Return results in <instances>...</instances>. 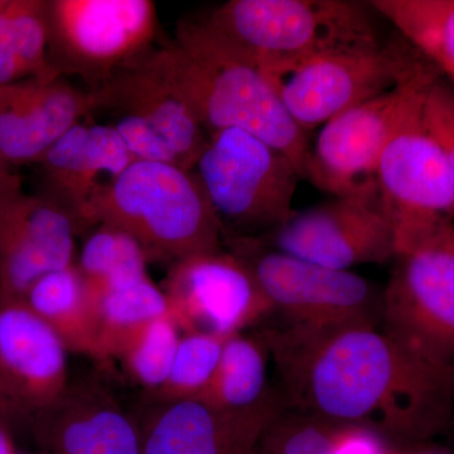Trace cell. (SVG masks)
I'll return each mask as SVG.
<instances>
[{
  "mask_svg": "<svg viewBox=\"0 0 454 454\" xmlns=\"http://www.w3.org/2000/svg\"><path fill=\"white\" fill-rule=\"evenodd\" d=\"M95 309L104 361L118 358L134 334L154 319L169 313L163 289L155 286L149 277L107 292L98 298Z\"/></svg>",
  "mask_w": 454,
  "mask_h": 454,
  "instance_id": "4316f807",
  "label": "cell"
},
{
  "mask_svg": "<svg viewBox=\"0 0 454 454\" xmlns=\"http://www.w3.org/2000/svg\"><path fill=\"white\" fill-rule=\"evenodd\" d=\"M77 234L61 206L26 193L17 176L0 199V301H25L41 278L74 264Z\"/></svg>",
  "mask_w": 454,
  "mask_h": 454,
  "instance_id": "2e32d148",
  "label": "cell"
},
{
  "mask_svg": "<svg viewBox=\"0 0 454 454\" xmlns=\"http://www.w3.org/2000/svg\"><path fill=\"white\" fill-rule=\"evenodd\" d=\"M283 409L274 391L241 409L217 408L200 399L152 402L138 419L142 454H258Z\"/></svg>",
  "mask_w": 454,
  "mask_h": 454,
  "instance_id": "9a60e30c",
  "label": "cell"
},
{
  "mask_svg": "<svg viewBox=\"0 0 454 454\" xmlns=\"http://www.w3.org/2000/svg\"><path fill=\"white\" fill-rule=\"evenodd\" d=\"M370 4L454 85V0H373Z\"/></svg>",
  "mask_w": 454,
  "mask_h": 454,
  "instance_id": "cb8c5ba5",
  "label": "cell"
},
{
  "mask_svg": "<svg viewBox=\"0 0 454 454\" xmlns=\"http://www.w3.org/2000/svg\"><path fill=\"white\" fill-rule=\"evenodd\" d=\"M88 92L92 114L142 122L168 143L184 169L195 168L208 134L182 92L168 43L151 47Z\"/></svg>",
  "mask_w": 454,
  "mask_h": 454,
  "instance_id": "5bb4252c",
  "label": "cell"
},
{
  "mask_svg": "<svg viewBox=\"0 0 454 454\" xmlns=\"http://www.w3.org/2000/svg\"><path fill=\"white\" fill-rule=\"evenodd\" d=\"M373 13L354 0H230L203 20L260 64L380 49Z\"/></svg>",
  "mask_w": 454,
  "mask_h": 454,
  "instance_id": "277c9868",
  "label": "cell"
},
{
  "mask_svg": "<svg viewBox=\"0 0 454 454\" xmlns=\"http://www.w3.org/2000/svg\"><path fill=\"white\" fill-rule=\"evenodd\" d=\"M424 98L391 137L376 169L382 208L395 232L396 254L454 221L452 178L441 146L424 122Z\"/></svg>",
  "mask_w": 454,
  "mask_h": 454,
  "instance_id": "8fae6325",
  "label": "cell"
},
{
  "mask_svg": "<svg viewBox=\"0 0 454 454\" xmlns=\"http://www.w3.org/2000/svg\"><path fill=\"white\" fill-rule=\"evenodd\" d=\"M225 340L212 334L182 333L168 378L152 393L153 402H176L201 395L214 378Z\"/></svg>",
  "mask_w": 454,
  "mask_h": 454,
  "instance_id": "f1b7e54d",
  "label": "cell"
},
{
  "mask_svg": "<svg viewBox=\"0 0 454 454\" xmlns=\"http://www.w3.org/2000/svg\"><path fill=\"white\" fill-rule=\"evenodd\" d=\"M394 262L382 289V330L429 360L454 364V221Z\"/></svg>",
  "mask_w": 454,
  "mask_h": 454,
  "instance_id": "ba28073f",
  "label": "cell"
},
{
  "mask_svg": "<svg viewBox=\"0 0 454 454\" xmlns=\"http://www.w3.org/2000/svg\"><path fill=\"white\" fill-rule=\"evenodd\" d=\"M66 354L64 340L26 301H0V373L22 424L65 395Z\"/></svg>",
  "mask_w": 454,
  "mask_h": 454,
  "instance_id": "e0dca14e",
  "label": "cell"
},
{
  "mask_svg": "<svg viewBox=\"0 0 454 454\" xmlns=\"http://www.w3.org/2000/svg\"><path fill=\"white\" fill-rule=\"evenodd\" d=\"M259 243L336 270L382 264L396 255L395 232L378 190L334 197L293 212L291 219Z\"/></svg>",
  "mask_w": 454,
  "mask_h": 454,
  "instance_id": "7c38bea8",
  "label": "cell"
},
{
  "mask_svg": "<svg viewBox=\"0 0 454 454\" xmlns=\"http://www.w3.org/2000/svg\"><path fill=\"white\" fill-rule=\"evenodd\" d=\"M59 79L49 64V2L0 0V85Z\"/></svg>",
  "mask_w": 454,
  "mask_h": 454,
  "instance_id": "603a6c76",
  "label": "cell"
},
{
  "mask_svg": "<svg viewBox=\"0 0 454 454\" xmlns=\"http://www.w3.org/2000/svg\"><path fill=\"white\" fill-rule=\"evenodd\" d=\"M157 7L151 0H51L49 64L89 91L153 47Z\"/></svg>",
  "mask_w": 454,
  "mask_h": 454,
  "instance_id": "9c48e42d",
  "label": "cell"
},
{
  "mask_svg": "<svg viewBox=\"0 0 454 454\" xmlns=\"http://www.w3.org/2000/svg\"><path fill=\"white\" fill-rule=\"evenodd\" d=\"M17 178V175H13L9 164L0 160V199L4 195L5 191L11 186L12 182Z\"/></svg>",
  "mask_w": 454,
  "mask_h": 454,
  "instance_id": "d6a6232c",
  "label": "cell"
},
{
  "mask_svg": "<svg viewBox=\"0 0 454 454\" xmlns=\"http://www.w3.org/2000/svg\"><path fill=\"white\" fill-rule=\"evenodd\" d=\"M264 337L244 333L227 337L214 378L196 399L223 409L258 404L271 393L268 387V360Z\"/></svg>",
  "mask_w": 454,
  "mask_h": 454,
  "instance_id": "d4e9b609",
  "label": "cell"
},
{
  "mask_svg": "<svg viewBox=\"0 0 454 454\" xmlns=\"http://www.w3.org/2000/svg\"><path fill=\"white\" fill-rule=\"evenodd\" d=\"M400 35L378 50L256 64L304 133L389 91L427 64Z\"/></svg>",
  "mask_w": 454,
  "mask_h": 454,
  "instance_id": "8992f818",
  "label": "cell"
},
{
  "mask_svg": "<svg viewBox=\"0 0 454 454\" xmlns=\"http://www.w3.org/2000/svg\"><path fill=\"white\" fill-rule=\"evenodd\" d=\"M0 419L7 424L9 428H11L12 426L22 424V420H20L16 408H14L11 399H9L4 382H3L2 373H0Z\"/></svg>",
  "mask_w": 454,
  "mask_h": 454,
  "instance_id": "4dcf8cb0",
  "label": "cell"
},
{
  "mask_svg": "<svg viewBox=\"0 0 454 454\" xmlns=\"http://www.w3.org/2000/svg\"><path fill=\"white\" fill-rule=\"evenodd\" d=\"M25 301L64 340L67 351L104 361L97 309L76 264L41 278Z\"/></svg>",
  "mask_w": 454,
  "mask_h": 454,
  "instance_id": "44dd1931",
  "label": "cell"
},
{
  "mask_svg": "<svg viewBox=\"0 0 454 454\" xmlns=\"http://www.w3.org/2000/svg\"><path fill=\"white\" fill-rule=\"evenodd\" d=\"M225 239L264 240L293 215L301 178L295 164L258 137L240 129L208 136L192 169Z\"/></svg>",
  "mask_w": 454,
  "mask_h": 454,
  "instance_id": "5b68a950",
  "label": "cell"
},
{
  "mask_svg": "<svg viewBox=\"0 0 454 454\" xmlns=\"http://www.w3.org/2000/svg\"><path fill=\"white\" fill-rule=\"evenodd\" d=\"M439 74L427 62L395 88L325 122L309 146L304 179L334 197L378 190L376 169L385 146Z\"/></svg>",
  "mask_w": 454,
  "mask_h": 454,
  "instance_id": "30bf717a",
  "label": "cell"
},
{
  "mask_svg": "<svg viewBox=\"0 0 454 454\" xmlns=\"http://www.w3.org/2000/svg\"><path fill=\"white\" fill-rule=\"evenodd\" d=\"M252 269L271 312L295 327L381 321L382 289L351 270H336L271 249L252 239H225Z\"/></svg>",
  "mask_w": 454,
  "mask_h": 454,
  "instance_id": "52a82bcc",
  "label": "cell"
},
{
  "mask_svg": "<svg viewBox=\"0 0 454 454\" xmlns=\"http://www.w3.org/2000/svg\"><path fill=\"white\" fill-rule=\"evenodd\" d=\"M163 292L182 333L227 339L271 313L252 269L230 252L197 254L173 262Z\"/></svg>",
  "mask_w": 454,
  "mask_h": 454,
  "instance_id": "4fadbf2b",
  "label": "cell"
},
{
  "mask_svg": "<svg viewBox=\"0 0 454 454\" xmlns=\"http://www.w3.org/2000/svg\"><path fill=\"white\" fill-rule=\"evenodd\" d=\"M121 137L112 125L82 121L64 134L40 160L46 193L85 229L91 206L131 163Z\"/></svg>",
  "mask_w": 454,
  "mask_h": 454,
  "instance_id": "ac0fdd59",
  "label": "cell"
},
{
  "mask_svg": "<svg viewBox=\"0 0 454 454\" xmlns=\"http://www.w3.org/2000/svg\"><path fill=\"white\" fill-rule=\"evenodd\" d=\"M146 262L148 258L136 239L121 229L101 223L92 227L76 267L95 304L107 292L148 277Z\"/></svg>",
  "mask_w": 454,
  "mask_h": 454,
  "instance_id": "484cf974",
  "label": "cell"
},
{
  "mask_svg": "<svg viewBox=\"0 0 454 454\" xmlns=\"http://www.w3.org/2000/svg\"><path fill=\"white\" fill-rule=\"evenodd\" d=\"M181 336V330L168 313L134 334L118 358L134 381L153 393L168 378Z\"/></svg>",
  "mask_w": 454,
  "mask_h": 454,
  "instance_id": "83f0119b",
  "label": "cell"
},
{
  "mask_svg": "<svg viewBox=\"0 0 454 454\" xmlns=\"http://www.w3.org/2000/svg\"><path fill=\"white\" fill-rule=\"evenodd\" d=\"M262 454H389L370 427L284 408L260 442Z\"/></svg>",
  "mask_w": 454,
  "mask_h": 454,
  "instance_id": "7402d4cb",
  "label": "cell"
},
{
  "mask_svg": "<svg viewBox=\"0 0 454 454\" xmlns=\"http://www.w3.org/2000/svg\"><path fill=\"white\" fill-rule=\"evenodd\" d=\"M423 118L427 129L443 152L454 187V85L442 74L427 90Z\"/></svg>",
  "mask_w": 454,
  "mask_h": 454,
  "instance_id": "f546056e",
  "label": "cell"
},
{
  "mask_svg": "<svg viewBox=\"0 0 454 454\" xmlns=\"http://www.w3.org/2000/svg\"><path fill=\"white\" fill-rule=\"evenodd\" d=\"M29 427L42 454H142L138 419L92 382L70 384Z\"/></svg>",
  "mask_w": 454,
  "mask_h": 454,
  "instance_id": "ffe728a7",
  "label": "cell"
},
{
  "mask_svg": "<svg viewBox=\"0 0 454 454\" xmlns=\"http://www.w3.org/2000/svg\"><path fill=\"white\" fill-rule=\"evenodd\" d=\"M168 47L182 92L208 136L230 128L253 134L286 154L306 178L309 137L249 56L203 18L179 23Z\"/></svg>",
  "mask_w": 454,
  "mask_h": 454,
  "instance_id": "7a4b0ae2",
  "label": "cell"
},
{
  "mask_svg": "<svg viewBox=\"0 0 454 454\" xmlns=\"http://www.w3.org/2000/svg\"><path fill=\"white\" fill-rule=\"evenodd\" d=\"M284 408L363 424L404 441L444 429L454 405V364L415 352L379 324L286 325L262 333Z\"/></svg>",
  "mask_w": 454,
  "mask_h": 454,
  "instance_id": "6da1fadb",
  "label": "cell"
},
{
  "mask_svg": "<svg viewBox=\"0 0 454 454\" xmlns=\"http://www.w3.org/2000/svg\"><path fill=\"white\" fill-rule=\"evenodd\" d=\"M0 454H17L7 424L0 419Z\"/></svg>",
  "mask_w": 454,
  "mask_h": 454,
  "instance_id": "1f68e13d",
  "label": "cell"
},
{
  "mask_svg": "<svg viewBox=\"0 0 454 454\" xmlns=\"http://www.w3.org/2000/svg\"><path fill=\"white\" fill-rule=\"evenodd\" d=\"M101 223L136 239L148 262L223 250V229L195 172L172 164L131 163L90 208L85 229Z\"/></svg>",
  "mask_w": 454,
  "mask_h": 454,
  "instance_id": "3957f363",
  "label": "cell"
},
{
  "mask_svg": "<svg viewBox=\"0 0 454 454\" xmlns=\"http://www.w3.org/2000/svg\"><path fill=\"white\" fill-rule=\"evenodd\" d=\"M89 92L64 77L0 85V160L38 163L57 140L91 116Z\"/></svg>",
  "mask_w": 454,
  "mask_h": 454,
  "instance_id": "d6986e66",
  "label": "cell"
}]
</instances>
